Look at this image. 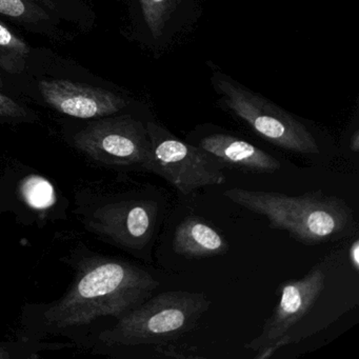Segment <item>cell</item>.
I'll return each instance as SVG.
<instances>
[{"instance_id": "4fadbf2b", "label": "cell", "mask_w": 359, "mask_h": 359, "mask_svg": "<svg viewBox=\"0 0 359 359\" xmlns=\"http://www.w3.org/2000/svg\"><path fill=\"white\" fill-rule=\"evenodd\" d=\"M72 342H45L20 337L16 341L0 342V359H33L45 351L73 348Z\"/></svg>"}, {"instance_id": "8fae6325", "label": "cell", "mask_w": 359, "mask_h": 359, "mask_svg": "<svg viewBox=\"0 0 359 359\" xmlns=\"http://www.w3.org/2000/svg\"><path fill=\"white\" fill-rule=\"evenodd\" d=\"M173 251L187 259H203L228 253L229 243L217 230L203 219L189 216L174 233Z\"/></svg>"}, {"instance_id": "3957f363", "label": "cell", "mask_w": 359, "mask_h": 359, "mask_svg": "<svg viewBox=\"0 0 359 359\" xmlns=\"http://www.w3.org/2000/svg\"><path fill=\"white\" fill-rule=\"evenodd\" d=\"M224 195L239 207L268 218L271 229L287 231L304 245L339 241L357 229L348 203L320 190L287 196L278 192L232 188L224 191Z\"/></svg>"}, {"instance_id": "9c48e42d", "label": "cell", "mask_w": 359, "mask_h": 359, "mask_svg": "<svg viewBox=\"0 0 359 359\" xmlns=\"http://www.w3.org/2000/svg\"><path fill=\"white\" fill-rule=\"evenodd\" d=\"M39 88L51 108L75 118H102L127 107V102L113 92L67 79L41 81Z\"/></svg>"}, {"instance_id": "e0dca14e", "label": "cell", "mask_w": 359, "mask_h": 359, "mask_svg": "<svg viewBox=\"0 0 359 359\" xmlns=\"http://www.w3.org/2000/svg\"><path fill=\"white\" fill-rule=\"evenodd\" d=\"M155 351L163 356L173 357L180 359H203L207 358L205 355L201 354L196 346L188 344H175L171 342L155 346Z\"/></svg>"}, {"instance_id": "ac0fdd59", "label": "cell", "mask_w": 359, "mask_h": 359, "mask_svg": "<svg viewBox=\"0 0 359 359\" xmlns=\"http://www.w3.org/2000/svg\"><path fill=\"white\" fill-rule=\"evenodd\" d=\"M29 117L28 110L22 104L0 93V121H27Z\"/></svg>"}, {"instance_id": "7a4b0ae2", "label": "cell", "mask_w": 359, "mask_h": 359, "mask_svg": "<svg viewBox=\"0 0 359 359\" xmlns=\"http://www.w3.org/2000/svg\"><path fill=\"white\" fill-rule=\"evenodd\" d=\"M335 264L332 256L302 278L281 283L272 314L264 321L259 335L245 344L247 350L257 353L254 358H269L279 348L298 344L329 327L348 310L334 308V300L329 299L330 274Z\"/></svg>"}, {"instance_id": "d6986e66", "label": "cell", "mask_w": 359, "mask_h": 359, "mask_svg": "<svg viewBox=\"0 0 359 359\" xmlns=\"http://www.w3.org/2000/svg\"><path fill=\"white\" fill-rule=\"evenodd\" d=\"M348 262L350 266H352L353 270L355 272H359V241H353L351 245L350 249H348Z\"/></svg>"}, {"instance_id": "9a60e30c", "label": "cell", "mask_w": 359, "mask_h": 359, "mask_svg": "<svg viewBox=\"0 0 359 359\" xmlns=\"http://www.w3.org/2000/svg\"><path fill=\"white\" fill-rule=\"evenodd\" d=\"M22 196L31 207L39 210L51 207L55 198L51 184L39 176H31L29 178L22 187Z\"/></svg>"}, {"instance_id": "ffe728a7", "label": "cell", "mask_w": 359, "mask_h": 359, "mask_svg": "<svg viewBox=\"0 0 359 359\" xmlns=\"http://www.w3.org/2000/svg\"><path fill=\"white\" fill-rule=\"evenodd\" d=\"M351 151L357 153L359 152V132L355 131L351 138Z\"/></svg>"}, {"instance_id": "5b68a950", "label": "cell", "mask_w": 359, "mask_h": 359, "mask_svg": "<svg viewBox=\"0 0 359 359\" xmlns=\"http://www.w3.org/2000/svg\"><path fill=\"white\" fill-rule=\"evenodd\" d=\"M76 199L77 215L85 228L106 243L126 251L144 250L156 228L155 201L83 193Z\"/></svg>"}, {"instance_id": "277c9868", "label": "cell", "mask_w": 359, "mask_h": 359, "mask_svg": "<svg viewBox=\"0 0 359 359\" xmlns=\"http://www.w3.org/2000/svg\"><path fill=\"white\" fill-rule=\"evenodd\" d=\"M211 306L201 292H163L123 315L102 331L90 350L94 354L175 341L196 327Z\"/></svg>"}, {"instance_id": "5bb4252c", "label": "cell", "mask_w": 359, "mask_h": 359, "mask_svg": "<svg viewBox=\"0 0 359 359\" xmlns=\"http://www.w3.org/2000/svg\"><path fill=\"white\" fill-rule=\"evenodd\" d=\"M142 16L154 39L163 35L180 0H140Z\"/></svg>"}, {"instance_id": "30bf717a", "label": "cell", "mask_w": 359, "mask_h": 359, "mask_svg": "<svg viewBox=\"0 0 359 359\" xmlns=\"http://www.w3.org/2000/svg\"><path fill=\"white\" fill-rule=\"evenodd\" d=\"M199 148L213 155L226 167L237 168L256 173H275L280 161L245 140L228 134H212L203 138Z\"/></svg>"}, {"instance_id": "ba28073f", "label": "cell", "mask_w": 359, "mask_h": 359, "mask_svg": "<svg viewBox=\"0 0 359 359\" xmlns=\"http://www.w3.org/2000/svg\"><path fill=\"white\" fill-rule=\"evenodd\" d=\"M147 131L154 159L153 174L167 180L182 194L226 182L224 165L213 155L178 140L152 121L147 125Z\"/></svg>"}, {"instance_id": "52a82bcc", "label": "cell", "mask_w": 359, "mask_h": 359, "mask_svg": "<svg viewBox=\"0 0 359 359\" xmlns=\"http://www.w3.org/2000/svg\"><path fill=\"white\" fill-rule=\"evenodd\" d=\"M72 144L94 163L153 173L154 159L147 127L128 115L91 121L73 136Z\"/></svg>"}, {"instance_id": "44dd1931", "label": "cell", "mask_w": 359, "mask_h": 359, "mask_svg": "<svg viewBox=\"0 0 359 359\" xmlns=\"http://www.w3.org/2000/svg\"><path fill=\"white\" fill-rule=\"evenodd\" d=\"M4 87L3 79H1V73H0V89Z\"/></svg>"}, {"instance_id": "8992f818", "label": "cell", "mask_w": 359, "mask_h": 359, "mask_svg": "<svg viewBox=\"0 0 359 359\" xmlns=\"http://www.w3.org/2000/svg\"><path fill=\"white\" fill-rule=\"evenodd\" d=\"M213 83L226 108L271 144L299 154L320 152L310 130L270 100L218 72L214 73Z\"/></svg>"}, {"instance_id": "6da1fadb", "label": "cell", "mask_w": 359, "mask_h": 359, "mask_svg": "<svg viewBox=\"0 0 359 359\" xmlns=\"http://www.w3.org/2000/svg\"><path fill=\"white\" fill-rule=\"evenodd\" d=\"M73 260L74 278L62 297L22 309L20 337L67 338L90 350L102 331L159 287L151 273L121 258L86 253Z\"/></svg>"}, {"instance_id": "7c38bea8", "label": "cell", "mask_w": 359, "mask_h": 359, "mask_svg": "<svg viewBox=\"0 0 359 359\" xmlns=\"http://www.w3.org/2000/svg\"><path fill=\"white\" fill-rule=\"evenodd\" d=\"M30 47L0 22V68L10 74H20L26 68Z\"/></svg>"}, {"instance_id": "2e32d148", "label": "cell", "mask_w": 359, "mask_h": 359, "mask_svg": "<svg viewBox=\"0 0 359 359\" xmlns=\"http://www.w3.org/2000/svg\"><path fill=\"white\" fill-rule=\"evenodd\" d=\"M0 14L28 22L48 18L45 12L28 0H0Z\"/></svg>"}]
</instances>
